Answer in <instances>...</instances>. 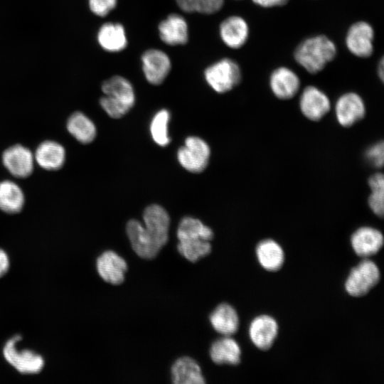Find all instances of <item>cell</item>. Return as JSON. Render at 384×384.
<instances>
[{"label":"cell","instance_id":"obj_1","mask_svg":"<svg viewBox=\"0 0 384 384\" xmlns=\"http://www.w3.org/2000/svg\"><path fill=\"white\" fill-rule=\"evenodd\" d=\"M144 225L130 220L127 233L134 251L144 259H153L169 238L170 219L166 210L159 205L148 206L143 213Z\"/></svg>","mask_w":384,"mask_h":384},{"label":"cell","instance_id":"obj_2","mask_svg":"<svg viewBox=\"0 0 384 384\" xmlns=\"http://www.w3.org/2000/svg\"><path fill=\"white\" fill-rule=\"evenodd\" d=\"M213 237L212 230L198 219L185 217L177 230L179 253L191 262H196L211 251L210 240Z\"/></svg>","mask_w":384,"mask_h":384},{"label":"cell","instance_id":"obj_3","mask_svg":"<svg viewBox=\"0 0 384 384\" xmlns=\"http://www.w3.org/2000/svg\"><path fill=\"white\" fill-rule=\"evenodd\" d=\"M336 47L327 36L319 35L301 42L294 51L296 61L310 73H316L336 55Z\"/></svg>","mask_w":384,"mask_h":384},{"label":"cell","instance_id":"obj_4","mask_svg":"<svg viewBox=\"0 0 384 384\" xmlns=\"http://www.w3.org/2000/svg\"><path fill=\"white\" fill-rule=\"evenodd\" d=\"M105 95L100 100L101 107L112 118H119L134 106L135 95L130 82L125 78L114 75L102 85Z\"/></svg>","mask_w":384,"mask_h":384},{"label":"cell","instance_id":"obj_5","mask_svg":"<svg viewBox=\"0 0 384 384\" xmlns=\"http://www.w3.org/2000/svg\"><path fill=\"white\" fill-rule=\"evenodd\" d=\"M207 83L217 92L231 90L242 79L239 65L230 58H223L208 66L204 72Z\"/></svg>","mask_w":384,"mask_h":384},{"label":"cell","instance_id":"obj_6","mask_svg":"<svg viewBox=\"0 0 384 384\" xmlns=\"http://www.w3.org/2000/svg\"><path fill=\"white\" fill-rule=\"evenodd\" d=\"M380 270L371 260H364L350 272L345 289L352 297H362L374 287L380 279Z\"/></svg>","mask_w":384,"mask_h":384},{"label":"cell","instance_id":"obj_7","mask_svg":"<svg viewBox=\"0 0 384 384\" xmlns=\"http://www.w3.org/2000/svg\"><path fill=\"white\" fill-rule=\"evenodd\" d=\"M21 340V336L17 335L6 343L3 349L4 358L20 373L31 375L40 373L44 366L43 358L29 350L18 351L16 346Z\"/></svg>","mask_w":384,"mask_h":384},{"label":"cell","instance_id":"obj_8","mask_svg":"<svg viewBox=\"0 0 384 384\" xmlns=\"http://www.w3.org/2000/svg\"><path fill=\"white\" fill-rule=\"evenodd\" d=\"M208 144L197 137H189L185 141V145L177 153L180 164L186 170L193 173L203 171L208 164L210 157Z\"/></svg>","mask_w":384,"mask_h":384},{"label":"cell","instance_id":"obj_9","mask_svg":"<svg viewBox=\"0 0 384 384\" xmlns=\"http://www.w3.org/2000/svg\"><path fill=\"white\" fill-rule=\"evenodd\" d=\"M374 31L366 21L352 24L346 36V45L348 50L359 58H368L373 51Z\"/></svg>","mask_w":384,"mask_h":384},{"label":"cell","instance_id":"obj_10","mask_svg":"<svg viewBox=\"0 0 384 384\" xmlns=\"http://www.w3.org/2000/svg\"><path fill=\"white\" fill-rule=\"evenodd\" d=\"M142 70L146 80L159 85L169 75L171 63L169 56L159 49H149L142 56Z\"/></svg>","mask_w":384,"mask_h":384},{"label":"cell","instance_id":"obj_11","mask_svg":"<svg viewBox=\"0 0 384 384\" xmlns=\"http://www.w3.org/2000/svg\"><path fill=\"white\" fill-rule=\"evenodd\" d=\"M301 112L307 119L318 121L323 118L331 109L328 96L318 87L312 85L306 87L299 100Z\"/></svg>","mask_w":384,"mask_h":384},{"label":"cell","instance_id":"obj_12","mask_svg":"<svg viewBox=\"0 0 384 384\" xmlns=\"http://www.w3.org/2000/svg\"><path fill=\"white\" fill-rule=\"evenodd\" d=\"M335 114L339 124L344 127H351L365 116V103L357 93H345L336 102Z\"/></svg>","mask_w":384,"mask_h":384},{"label":"cell","instance_id":"obj_13","mask_svg":"<svg viewBox=\"0 0 384 384\" xmlns=\"http://www.w3.org/2000/svg\"><path fill=\"white\" fill-rule=\"evenodd\" d=\"M2 161L6 169L16 177L26 178L33 172V154L28 148L21 144L6 149L3 153Z\"/></svg>","mask_w":384,"mask_h":384},{"label":"cell","instance_id":"obj_14","mask_svg":"<svg viewBox=\"0 0 384 384\" xmlns=\"http://www.w3.org/2000/svg\"><path fill=\"white\" fill-rule=\"evenodd\" d=\"M278 333L277 321L270 316L261 315L255 318L249 328V336L253 344L260 350H268Z\"/></svg>","mask_w":384,"mask_h":384},{"label":"cell","instance_id":"obj_15","mask_svg":"<svg viewBox=\"0 0 384 384\" xmlns=\"http://www.w3.org/2000/svg\"><path fill=\"white\" fill-rule=\"evenodd\" d=\"M351 246L356 254L368 257L376 254L383 245V235L372 227H361L351 238Z\"/></svg>","mask_w":384,"mask_h":384},{"label":"cell","instance_id":"obj_16","mask_svg":"<svg viewBox=\"0 0 384 384\" xmlns=\"http://www.w3.org/2000/svg\"><path fill=\"white\" fill-rule=\"evenodd\" d=\"M272 93L280 100H289L294 97L300 87L298 75L287 67H279L273 70L270 78Z\"/></svg>","mask_w":384,"mask_h":384},{"label":"cell","instance_id":"obj_17","mask_svg":"<svg viewBox=\"0 0 384 384\" xmlns=\"http://www.w3.org/2000/svg\"><path fill=\"white\" fill-rule=\"evenodd\" d=\"M97 270L103 280L112 284H119L124 279L127 265L116 252L108 250L97 258Z\"/></svg>","mask_w":384,"mask_h":384},{"label":"cell","instance_id":"obj_18","mask_svg":"<svg viewBox=\"0 0 384 384\" xmlns=\"http://www.w3.org/2000/svg\"><path fill=\"white\" fill-rule=\"evenodd\" d=\"M159 37L170 46L186 44L188 38L186 20L177 14H171L161 21L158 26Z\"/></svg>","mask_w":384,"mask_h":384},{"label":"cell","instance_id":"obj_19","mask_svg":"<svg viewBox=\"0 0 384 384\" xmlns=\"http://www.w3.org/2000/svg\"><path fill=\"white\" fill-rule=\"evenodd\" d=\"M220 36L223 43L229 48H240L248 38V24L240 16H229L220 25Z\"/></svg>","mask_w":384,"mask_h":384},{"label":"cell","instance_id":"obj_20","mask_svg":"<svg viewBox=\"0 0 384 384\" xmlns=\"http://www.w3.org/2000/svg\"><path fill=\"white\" fill-rule=\"evenodd\" d=\"M38 165L44 169L54 171L60 169L65 161L64 147L53 141H44L38 145L35 153Z\"/></svg>","mask_w":384,"mask_h":384},{"label":"cell","instance_id":"obj_21","mask_svg":"<svg viewBox=\"0 0 384 384\" xmlns=\"http://www.w3.org/2000/svg\"><path fill=\"white\" fill-rule=\"evenodd\" d=\"M97 41L108 52H119L127 47V39L123 26L118 23H106L99 29Z\"/></svg>","mask_w":384,"mask_h":384},{"label":"cell","instance_id":"obj_22","mask_svg":"<svg viewBox=\"0 0 384 384\" xmlns=\"http://www.w3.org/2000/svg\"><path fill=\"white\" fill-rule=\"evenodd\" d=\"M172 381L176 384H203L205 380L198 364L189 357L178 358L171 368Z\"/></svg>","mask_w":384,"mask_h":384},{"label":"cell","instance_id":"obj_23","mask_svg":"<svg viewBox=\"0 0 384 384\" xmlns=\"http://www.w3.org/2000/svg\"><path fill=\"white\" fill-rule=\"evenodd\" d=\"M256 255L260 265L266 270L275 272L283 265L284 254L282 247L271 239L264 240L256 247Z\"/></svg>","mask_w":384,"mask_h":384},{"label":"cell","instance_id":"obj_24","mask_svg":"<svg viewBox=\"0 0 384 384\" xmlns=\"http://www.w3.org/2000/svg\"><path fill=\"white\" fill-rule=\"evenodd\" d=\"M210 321L217 332L227 336L234 334L239 326L238 314L228 304L218 305L210 315Z\"/></svg>","mask_w":384,"mask_h":384},{"label":"cell","instance_id":"obj_25","mask_svg":"<svg viewBox=\"0 0 384 384\" xmlns=\"http://www.w3.org/2000/svg\"><path fill=\"white\" fill-rule=\"evenodd\" d=\"M210 356L217 364L237 365L240 362L241 351L238 343L227 336L213 343Z\"/></svg>","mask_w":384,"mask_h":384},{"label":"cell","instance_id":"obj_26","mask_svg":"<svg viewBox=\"0 0 384 384\" xmlns=\"http://www.w3.org/2000/svg\"><path fill=\"white\" fill-rule=\"evenodd\" d=\"M24 195L14 182L5 180L0 182V209L9 214L19 213L24 204Z\"/></svg>","mask_w":384,"mask_h":384},{"label":"cell","instance_id":"obj_27","mask_svg":"<svg viewBox=\"0 0 384 384\" xmlns=\"http://www.w3.org/2000/svg\"><path fill=\"white\" fill-rule=\"evenodd\" d=\"M67 129L71 135L82 144L90 143L96 136L94 123L80 112L73 113L68 118Z\"/></svg>","mask_w":384,"mask_h":384},{"label":"cell","instance_id":"obj_28","mask_svg":"<svg viewBox=\"0 0 384 384\" xmlns=\"http://www.w3.org/2000/svg\"><path fill=\"white\" fill-rule=\"evenodd\" d=\"M371 193L368 198V205L372 211L382 217L384 213V178L381 173H376L368 179Z\"/></svg>","mask_w":384,"mask_h":384},{"label":"cell","instance_id":"obj_29","mask_svg":"<svg viewBox=\"0 0 384 384\" xmlns=\"http://www.w3.org/2000/svg\"><path fill=\"white\" fill-rule=\"evenodd\" d=\"M169 118V111L161 110L154 115L150 125V132L154 141L162 146L170 142V138L168 135Z\"/></svg>","mask_w":384,"mask_h":384},{"label":"cell","instance_id":"obj_30","mask_svg":"<svg viewBox=\"0 0 384 384\" xmlns=\"http://www.w3.org/2000/svg\"><path fill=\"white\" fill-rule=\"evenodd\" d=\"M117 0H89V8L98 16H107L117 5Z\"/></svg>","mask_w":384,"mask_h":384},{"label":"cell","instance_id":"obj_31","mask_svg":"<svg viewBox=\"0 0 384 384\" xmlns=\"http://www.w3.org/2000/svg\"><path fill=\"white\" fill-rule=\"evenodd\" d=\"M384 145L383 142L371 146L366 151L367 160L374 166L380 168L383 164Z\"/></svg>","mask_w":384,"mask_h":384},{"label":"cell","instance_id":"obj_32","mask_svg":"<svg viewBox=\"0 0 384 384\" xmlns=\"http://www.w3.org/2000/svg\"><path fill=\"white\" fill-rule=\"evenodd\" d=\"M224 0H197L196 11L203 14H212L223 6Z\"/></svg>","mask_w":384,"mask_h":384},{"label":"cell","instance_id":"obj_33","mask_svg":"<svg viewBox=\"0 0 384 384\" xmlns=\"http://www.w3.org/2000/svg\"><path fill=\"white\" fill-rule=\"evenodd\" d=\"M255 4L265 7H274L283 6L287 3L289 0H252Z\"/></svg>","mask_w":384,"mask_h":384},{"label":"cell","instance_id":"obj_34","mask_svg":"<svg viewBox=\"0 0 384 384\" xmlns=\"http://www.w3.org/2000/svg\"><path fill=\"white\" fill-rule=\"evenodd\" d=\"M176 2L183 11H196L197 0H176Z\"/></svg>","mask_w":384,"mask_h":384},{"label":"cell","instance_id":"obj_35","mask_svg":"<svg viewBox=\"0 0 384 384\" xmlns=\"http://www.w3.org/2000/svg\"><path fill=\"white\" fill-rule=\"evenodd\" d=\"M9 269V259L5 251L0 249V277H3Z\"/></svg>","mask_w":384,"mask_h":384},{"label":"cell","instance_id":"obj_36","mask_svg":"<svg viewBox=\"0 0 384 384\" xmlns=\"http://www.w3.org/2000/svg\"><path fill=\"white\" fill-rule=\"evenodd\" d=\"M383 67H384L383 59L382 58L380 63H379V65H378V75H379V78L381 79L382 81L383 80V75H383V71H384Z\"/></svg>","mask_w":384,"mask_h":384}]
</instances>
